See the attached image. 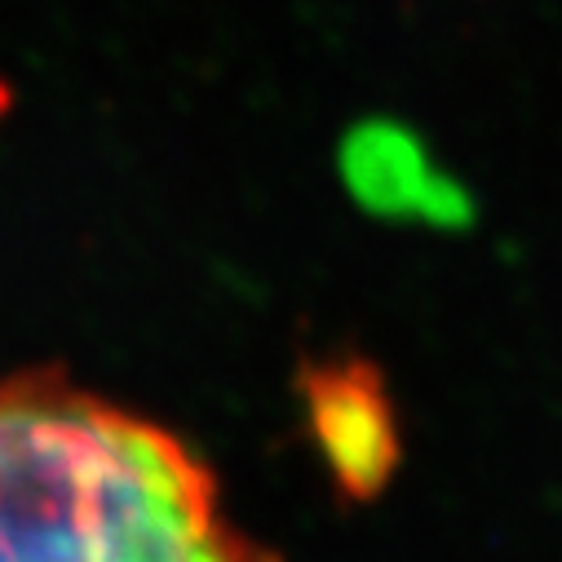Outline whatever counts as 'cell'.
Returning a JSON list of instances; mask_svg holds the SVG:
<instances>
[{"label": "cell", "mask_w": 562, "mask_h": 562, "mask_svg": "<svg viewBox=\"0 0 562 562\" xmlns=\"http://www.w3.org/2000/svg\"><path fill=\"white\" fill-rule=\"evenodd\" d=\"M0 562H274L204 461L58 376L0 381Z\"/></svg>", "instance_id": "cell-1"}]
</instances>
